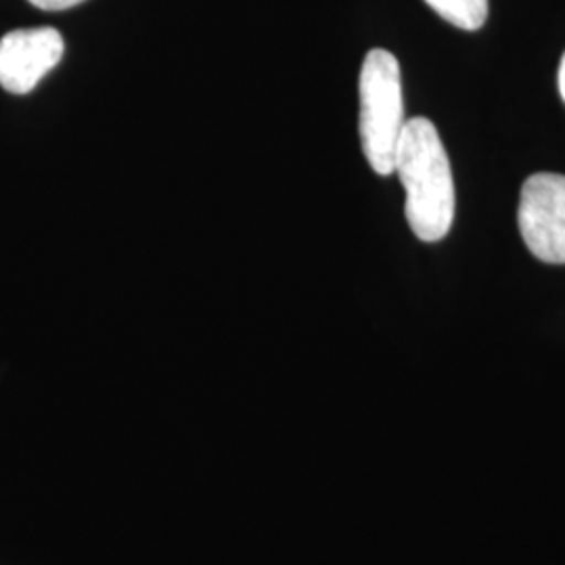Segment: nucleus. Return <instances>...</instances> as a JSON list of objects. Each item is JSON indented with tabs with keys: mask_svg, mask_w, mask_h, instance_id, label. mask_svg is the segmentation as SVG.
<instances>
[{
	"mask_svg": "<svg viewBox=\"0 0 565 565\" xmlns=\"http://www.w3.org/2000/svg\"><path fill=\"white\" fill-rule=\"evenodd\" d=\"M394 172L406 191L411 231L422 242H440L455 218V184L445 145L427 118L404 121Z\"/></svg>",
	"mask_w": 565,
	"mask_h": 565,
	"instance_id": "f257e3e1",
	"label": "nucleus"
},
{
	"mask_svg": "<svg viewBox=\"0 0 565 565\" xmlns=\"http://www.w3.org/2000/svg\"><path fill=\"white\" fill-rule=\"evenodd\" d=\"M361 141L364 158L380 174L394 172L398 141L404 128L403 82L398 60L373 49L361 70Z\"/></svg>",
	"mask_w": 565,
	"mask_h": 565,
	"instance_id": "f03ea898",
	"label": "nucleus"
},
{
	"mask_svg": "<svg viewBox=\"0 0 565 565\" xmlns=\"http://www.w3.org/2000/svg\"><path fill=\"white\" fill-rule=\"evenodd\" d=\"M525 247L546 264H565V177L532 174L522 186L518 210Z\"/></svg>",
	"mask_w": 565,
	"mask_h": 565,
	"instance_id": "7ed1b4c3",
	"label": "nucleus"
},
{
	"mask_svg": "<svg viewBox=\"0 0 565 565\" xmlns=\"http://www.w3.org/2000/svg\"><path fill=\"white\" fill-rule=\"evenodd\" d=\"M63 36L55 28L13 30L0 39V86L13 95L32 93L60 65Z\"/></svg>",
	"mask_w": 565,
	"mask_h": 565,
	"instance_id": "20e7f679",
	"label": "nucleus"
},
{
	"mask_svg": "<svg viewBox=\"0 0 565 565\" xmlns=\"http://www.w3.org/2000/svg\"><path fill=\"white\" fill-rule=\"evenodd\" d=\"M443 20L461 30H480L488 20V0H425Z\"/></svg>",
	"mask_w": 565,
	"mask_h": 565,
	"instance_id": "39448f33",
	"label": "nucleus"
},
{
	"mask_svg": "<svg viewBox=\"0 0 565 565\" xmlns=\"http://www.w3.org/2000/svg\"><path fill=\"white\" fill-rule=\"evenodd\" d=\"M34 7H39L42 11H63L70 7H76L84 0H30Z\"/></svg>",
	"mask_w": 565,
	"mask_h": 565,
	"instance_id": "423d86ee",
	"label": "nucleus"
},
{
	"mask_svg": "<svg viewBox=\"0 0 565 565\" xmlns=\"http://www.w3.org/2000/svg\"><path fill=\"white\" fill-rule=\"evenodd\" d=\"M559 90H562V97H564L565 102V55L564 60H562V65H559Z\"/></svg>",
	"mask_w": 565,
	"mask_h": 565,
	"instance_id": "0eeeda50",
	"label": "nucleus"
}]
</instances>
